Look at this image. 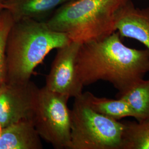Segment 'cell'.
<instances>
[{
  "mask_svg": "<svg viewBox=\"0 0 149 149\" xmlns=\"http://www.w3.org/2000/svg\"><path fill=\"white\" fill-rule=\"evenodd\" d=\"M74 0H4L3 10L8 11L14 22L31 19L45 22L61 6Z\"/></svg>",
  "mask_w": 149,
  "mask_h": 149,
  "instance_id": "obj_9",
  "label": "cell"
},
{
  "mask_svg": "<svg viewBox=\"0 0 149 149\" xmlns=\"http://www.w3.org/2000/svg\"><path fill=\"white\" fill-rule=\"evenodd\" d=\"M2 127H1V124H0V135H1V131H2Z\"/></svg>",
  "mask_w": 149,
  "mask_h": 149,
  "instance_id": "obj_15",
  "label": "cell"
},
{
  "mask_svg": "<svg viewBox=\"0 0 149 149\" xmlns=\"http://www.w3.org/2000/svg\"><path fill=\"white\" fill-rule=\"evenodd\" d=\"M76 70L84 87L104 81L120 95L149 72V51L126 46L116 31L101 40L81 44Z\"/></svg>",
  "mask_w": 149,
  "mask_h": 149,
  "instance_id": "obj_1",
  "label": "cell"
},
{
  "mask_svg": "<svg viewBox=\"0 0 149 149\" xmlns=\"http://www.w3.org/2000/svg\"><path fill=\"white\" fill-rule=\"evenodd\" d=\"M68 96L45 87L38 92L31 120L41 139L55 149H70L71 109Z\"/></svg>",
  "mask_w": 149,
  "mask_h": 149,
  "instance_id": "obj_5",
  "label": "cell"
},
{
  "mask_svg": "<svg viewBox=\"0 0 149 149\" xmlns=\"http://www.w3.org/2000/svg\"><path fill=\"white\" fill-rule=\"evenodd\" d=\"M2 10H3V9L2 8V7H1V5H0V11H1Z\"/></svg>",
  "mask_w": 149,
  "mask_h": 149,
  "instance_id": "obj_17",
  "label": "cell"
},
{
  "mask_svg": "<svg viewBox=\"0 0 149 149\" xmlns=\"http://www.w3.org/2000/svg\"><path fill=\"white\" fill-rule=\"evenodd\" d=\"M116 28L120 37L135 39L149 51V7L140 8L128 0L118 11Z\"/></svg>",
  "mask_w": 149,
  "mask_h": 149,
  "instance_id": "obj_8",
  "label": "cell"
},
{
  "mask_svg": "<svg viewBox=\"0 0 149 149\" xmlns=\"http://www.w3.org/2000/svg\"><path fill=\"white\" fill-rule=\"evenodd\" d=\"M74 98L70 149H122L124 123L94 111L84 93Z\"/></svg>",
  "mask_w": 149,
  "mask_h": 149,
  "instance_id": "obj_4",
  "label": "cell"
},
{
  "mask_svg": "<svg viewBox=\"0 0 149 149\" xmlns=\"http://www.w3.org/2000/svg\"><path fill=\"white\" fill-rule=\"evenodd\" d=\"M117 97L122 98L128 102L136 121L149 117V79L140 80Z\"/></svg>",
  "mask_w": 149,
  "mask_h": 149,
  "instance_id": "obj_12",
  "label": "cell"
},
{
  "mask_svg": "<svg viewBox=\"0 0 149 149\" xmlns=\"http://www.w3.org/2000/svg\"><path fill=\"white\" fill-rule=\"evenodd\" d=\"M3 1H4V0H0V5H1V3H2Z\"/></svg>",
  "mask_w": 149,
  "mask_h": 149,
  "instance_id": "obj_16",
  "label": "cell"
},
{
  "mask_svg": "<svg viewBox=\"0 0 149 149\" xmlns=\"http://www.w3.org/2000/svg\"><path fill=\"white\" fill-rule=\"evenodd\" d=\"M41 138L31 119H23L2 128L0 149H42Z\"/></svg>",
  "mask_w": 149,
  "mask_h": 149,
  "instance_id": "obj_10",
  "label": "cell"
},
{
  "mask_svg": "<svg viewBox=\"0 0 149 149\" xmlns=\"http://www.w3.org/2000/svg\"><path fill=\"white\" fill-rule=\"evenodd\" d=\"M84 93L91 107L107 117L117 120H120L124 118H134L131 107L128 102L122 98L111 99L98 97L90 92Z\"/></svg>",
  "mask_w": 149,
  "mask_h": 149,
  "instance_id": "obj_11",
  "label": "cell"
},
{
  "mask_svg": "<svg viewBox=\"0 0 149 149\" xmlns=\"http://www.w3.org/2000/svg\"><path fill=\"white\" fill-rule=\"evenodd\" d=\"M81 44L71 42L57 49L46 77L45 87L54 92L75 98L83 92L76 70V58Z\"/></svg>",
  "mask_w": 149,
  "mask_h": 149,
  "instance_id": "obj_6",
  "label": "cell"
},
{
  "mask_svg": "<svg viewBox=\"0 0 149 149\" xmlns=\"http://www.w3.org/2000/svg\"><path fill=\"white\" fill-rule=\"evenodd\" d=\"M71 42L66 34L52 30L45 22L31 19L14 22L6 44L5 81H29L48 54Z\"/></svg>",
  "mask_w": 149,
  "mask_h": 149,
  "instance_id": "obj_2",
  "label": "cell"
},
{
  "mask_svg": "<svg viewBox=\"0 0 149 149\" xmlns=\"http://www.w3.org/2000/svg\"><path fill=\"white\" fill-rule=\"evenodd\" d=\"M13 23V17L8 11H0V84L5 80L6 44Z\"/></svg>",
  "mask_w": 149,
  "mask_h": 149,
  "instance_id": "obj_14",
  "label": "cell"
},
{
  "mask_svg": "<svg viewBox=\"0 0 149 149\" xmlns=\"http://www.w3.org/2000/svg\"><path fill=\"white\" fill-rule=\"evenodd\" d=\"M128 0H74L61 6L45 21L56 32L81 44L116 32L118 11Z\"/></svg>",
  "mask_w": 149,
  "mask_h": 149,
  "instance_id": "obj_3",
  "label": "cell"
},
{
  "mask_svg": "<svg viewBox=\"0 0 149 149\" xmlns=\"http://www.w3.org/2000/svg\"><path fill=\"white\" fill-rule=\"evenodd\" d=\"M123 123L122 149H149V117Z\"/></svg>",
  "mask_w": 149,
  "mask_h": 149,
  "instance_id": "obj_13",
  "label": "cell"
},
{
  "mask_svg": "<svg viewBox=\"0 0 149 149\" xmlns=\"http://www.w3.org/2000/svg\"><path fill=\"white\" fill-rule=\"evenodd\" d=\"M39 88L31 80L0 84V124L2 128L23 119H31Z\"/></svg>",
  "mask_w": 149,
  "mask_h": 149,
  "instance_id": "obj_7",
  "label": "cell"
}]
</instances>
